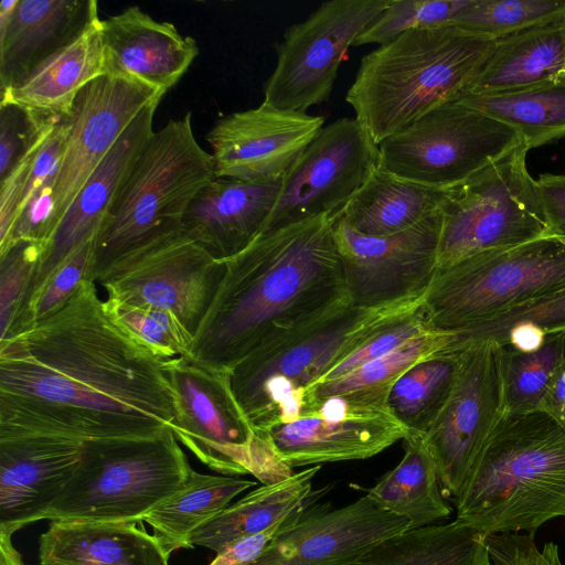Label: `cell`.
Returning <instances> with one entry per match:
<instances>
[{
    "instance_id": "obj_24",
    "label": "cell",
    "mask_w": 565,
    "mask_h": 565,
    "mask_svg": "<svg viewBox=\"0 0 565 565\" xmlns=\"http://www.w3.org/2000/svg\"><path fill=\"white\" fill-rule=\"evenodd\" d=\"M281 181L253 183L215 178L192 200L181 228L213 257L225 262L262 233Z\"/></svg>"
},
{
    "instance_id": "obj_51",
    "label": "cell",
    "mask_w": 565,
    "mask_h": 565,
    "mask_svg": "<svg viewBox=\"0 0 565 565\" xmlns=\"http://www.w3.org/2000/svg\"><path fill=\"white\" fill-rule=\"evenodd\" d=\"M546 337L547 333L537 326L521 323L509 331L504 345L521 352H533L544 344Z\"/></svg>"
},
{
    "instance_id": "obj_39",
    "label": "cell",
    "mask_w": 565,
    "mask_h": 565,
    "mask_svg": "<svg viewBox=\"0 0 565 565\" xmlns=\"http://www.w3.org/2000/svg\"><path fill=\"white\" fill-rule=\"evenodd\" d=\"M470 0H392L355 39L353 45L386 44L417 29L450 25Z\"/></svg>"
},
{
    "instance_id": "obj_46",
    "label": "cell",
    "mask_w": 565,
    "mask_h": 565,
    "mask_svg": "<svg viewBox=\"0 0 565 565\" xmlns=\"http://www.w3.org/2000/svg\"><path fill=\"white\" fill-rule=\"evenodd\" d=\"M535 533H507L486 536L490 559L501 565H563L557 544L540 548Z\"/></svg>"
},
{
    "instance_id": "obj_48",
    "label": "cell",
    "mask_w": 565,
    "mask_h": 565,
    "mask_svg": "<svg viewBox=\"0 0 565 565\" xmlns=\"http://www.w3.org/2000/svg\"><path fill=\"white\" fill-rule=\"evenodd\" d=\"M308 500L267 530L227 544L216 553L209 565H250L269 547L278 534L298 516Z\"/></svg>"
},
{
    "instance_id": "obj_26",
    "label": "cell",
    "mask_w": 565,
    "mask_h": 565,
    "mask_svg": "<svg viewBox=\"0 0 565 565\" xmlns=\"http://www.w3.org/2000/svg\"><path fill=\"white\" fill-rule=\"evenodd\" d=\"M100 21L96 9L73 39L19 82L1 89V103L46 120L67 119L79 92L105 75Z\"/></svg>"
},
{
    "instance_id": "obj_17",
    "label": "cell",
    "mask_w": 565,
    "mask_h": 565,
    "mask_svg": "<svg viewBox=\"0 0 565 565\" xmlns=\"http://www.w3.org/2000/svg\"><path fill=\"white\" fill-rule=\"evenodd\" d=\"M162 97L163 94L143 85L109 75L95 78L79 92L67 118L54 185V231L130 122Z\"/></svg>"
},
{
    "instance_id": "obj_53",
    "label": "cell",
    "mask_w": 565,
    "mask_h": 565,
    "mask_svg": "<svg viewBox=\"0 0 565 565\" xmlns=\"http://www.w3.org/2000/svg\"><path fill=\"white\" fill-rule=\"evenodd\" d=\"M0 565H12L7 550L0 545Z\"/></svg>"
},
{
    "instance_id": "obj_18",
    "label": "cell",
    "mask_w": 565,
    "mask_h": 565,
    "mask_svg": "<svg viewBox=\"0 0 565 565\" xmlns=\"http://www.w3.org/2000/svg\"><path fill=\"white\" fill-rule=\"evenodd\" d=\"M313 491L298 516L250 565H344L395 534L411 529L370 495L333 509Z\"/></svg>"
},
{
    "instance_id": "obj_12",
    "label": "cell",
    "mask_w": 565,
    "mask_h": 565,
    "mask_svg": "<svg viewBox=\"0 0 565 565\" xmlns=\"http://www.w3.org/2000/svg\"><path fill=\"white\" fill-rule=\"evenodd\" d=\"M224 271L225 262L179 228L136 245L96 282L106 290L107 301L169 310L194 335Z\"/></svg>"
},
{
    "instance_id": "obj_36",
    "label": "cell",
    "mask_w": 565,
    "mask_h": 565,
    "mask_svg": "<svg viewBox=\"0 0 565 565\" xmlns=\"http://www.w3.org/2000/svg\"><path fill=\"white\" fill-rule=\"evenodd\" d=\"M460 365V351L447 348L408 369L393 385L387 409L409 433L424 435L446 404Z\"/></svg>"
},
{
    "instance_id": "obj_33",
    "label": "cell",
    "mask_w": 565,
    "mask_h": 565,
    "mask_svg": "<svg viewBox=\"0 0 565 565\" xmlns=\"http://www.w3.org/2000/svg\"><path fill=\"white\" fill-rule=\"evenodd\" d=\"M253 486L256 482L248 479L193 470L185 484L151 510L142 522L152 527V535L170 555L177 550L190 548V536Z\"/></svg>"
},
{
    "instance_id": "obj_2",
    "label": "cell",
    "mask_w": 565,
    "mask_h": 565,
    "mask_svg": "<svg viewBox=\"0 0 565 565\" xmlns=\"http://www.w3.org/2000/svg\"><path fill=\"white\" fill-rule=\"evenodd\" d=\"M349 305L332 214L268 231L225 260L189 355L230 372L263 344Z\"/></svg>"
},
{
    "instance_id": "obj_7",
    "label": "cell",
    "mask_w": 565,
    "mask_h": 565,
    "mask_svg": "<svg viewBox=\"0 0 565 565\" xmlns=\"http://www.w3.org/2000/svg\"><path fill=\"white\" fill-rule=\"evenodd\" d=\"M192 471L169 428L153 437L84 441L81 461L45 519L141 523Z\"/></svg>"
},
{
    "instance_id": "obj_34",
    "label": "cell",
    "mask_w": 565,
    "mask_h": 565,
    "mask_svg": "<svg viewBox=\"0 0 565 565\" xmlns=\"http://www.w3.org/2000/svg\"><path fill=\"white\" fill-rule=\"evenodd\" d=\"M456 102L514 129L530 150L565 137V75L513 92L463 93Z\"/></svg>"
},
{
    "instance_id": "obj_38",
    "label": "cell",
    "mask_w": 565,
    "mask_h": 565,
    "mask_svg": "<svg viewBox=\"0 0 565 565\" xmlns=\"http://www.w3.org/2000/svg\"><path fill=\"white\" fill-rule=\"evenodd\" d=\"M563 15L565 0H470L450 25L497 41Z\"/></svg>"
},
{
    "instance_id": "obj_4",
    "label": "cell",
    "mask_w": 565,
    "mask_h": 565,
    "mask_svg": "<svg viewBox=\"0 0 565 565\" xmlns=\"http://www.w3.org/2000/svg\"><path fill=\"white\" fill-rule=\"evenodd\" d=\"M494 43L455 25L407 31L362 57L345 100L379 145L456 102Z\"/></svg>"
},
{
    "instance_id": "obj_14",
    "label": "cell",
    "mask_w": 565,
    "mask_h": 565,
    "mask_svg": "<svg viewBox=\"0 0 565 565\" xmlns=\"http://www.w3.org/2000/svg\"><path fill=\"white\" fill-rule=\"evenodd\" d=\"M333 215V234L351 303L380 307L423 299L437 271L440 209L385 236L353 231Z\"/></svg>"
},
{
    "instance_id": "obj_27",
    "label": "cell",
    "mask_w": 565,
    "mask_h": 565,
    "mask_svg": "<svg viewBox=\"0 0 565 565\" xmlns=\"http://www.w3.org/2000/svg\"><path fill=\"white\" fill-rule=\"evenodd\" d=\"M169 554L136 523L51 521L40 565H169Z\"/></svg>"
},
{
    "instance_id": "obj_11",
    "label": "cell",
    "mask_w": 565,
    "mask_h": 565,
    "mask_svg": "<svg viewBox=\"0 0 565 565\" xmlns=\"http://www.w3.org/2000/svg\"><path fill=\"white\" fill-rule=\"evenodd\" d=\"M519 134L478 110L452 102L379 143V167L399 179L450 189L498 160Z\"/></svg>"
},
{
    "instance_id": "obj_16",
    "label": "cell",
    "mask_w": 565,
    "mask_h": 565,
    "mask_svg": "<svg viewBox=\"0 0 565 565\" xmlns=\"http://www.w3.org/2000/svg\"><path fill=\"white\" fill-rule=\"evenodd\" d=\"M460 365L439 415L422 435L444 493L456 497L503 415L501 347L491 341L456 347Z\"/></svg>"
},
{
    "instance_id": "obj_47",
    "label": "cell",
    "mask_w": 565,
    "mask_h": 565,
    "mask_svg": "<svg viewBox=\"0 0 565 565\" xmlns=\"http://www.w3.org/2000/svg\"><path fill=\"white\" fill-rule=\"evenodd\" d=\"M50 128L35 140L11 172L4 179L0 180V246L10 237L20 211L22 195L33 158Z\"/></svg>"
},
{
    "instance_id": "obj_31",
    "label": "cell",
    "mask_w": 565,
    "mask_h": 565,
    "mask_svg": "<svg viewBox=\"0 0 565 565\" xmlns=\"http://www.w3.org/2000/svg\"><path fill=\"white\" fill-rule=\"evenodd\" d=\"M454 338V333L431 330L343 376L313 384L306 392L300 417L328 398L352 407L387 409V396L395 382L419 361L449 348Z\"/></svg>"
},
{
    "instance_id": "obj_44",
    "label": "cell",
    "mask_w": 565,
    "mask_h": 565,
    "mask_svg": "<svg viewBox=\"0 0 565 565\" xmlns=\"http://www.w3.org/2000/svg\"><path fill=\"white\" fill-rule=\"evenodd\" d=\"M431 330L435 329L428 324L423 301L419 308L393 319L375 331L315 384L343 376Z\"/></svg>"
},
{
    "instance_id": "obj_37",
    "label": "cell",
    "mask_w": 565,
    "mask_h": 565,
    "mask_svg": "<svg viewBox=\"0 0 565 565\" xmlns=\"http://www.w3.org/2000/svg\"><path fill=\"white\" fill-rule=\"evenodd\" d=\"M564 360L565 331L548 333L544 344L533 352L502 345L500 376L503 415L536 411Z\"/></svg>"
},
{
    "instance_id": "obj_8",
    "label": "cell",
    "mask_w": 565,
    "mask_h": 565,
    "mask_svg": "<svg viewBox=\"0 0 565 565\" xmlns=\"http://www.w3.org/2000/svg\"><path fill=\"white\" fill-rule=\"evenodd\" d=\"M563 289L565 244L543 237L436 271L424 296V311L433 329L456 333Z\"/></svg>"
},
{
    "instance_id": "obj_50",
    "label": "cell",
    "mask_w": 565,
    "mask_h": 565,
    "mask_svg": "<svg viewBox=\"0 0 565 565\" xmlns=\"http://www.w3.org/2000/svg\"><path fill=\"white\" fill-rule=\"evenodd\" d=\"M537 411L548 414L565 428V360L554 374Z\"/></svg>"
},
{
    "instance_id": "obj_5",
    "label": "cell",
    "mask_w": 565,
    "mask_h": 565,
    "mask_svg": "<svg viewBox=\"0 0 565 565\" xmlns=\"http://www.w3.org/2000/svg\"><path fill=\"white\" fill-rule=\"evenodd\" d=\"M424 298L380 307L349 305L257 348L228 372L232 393L255 433L299 418L309 387L393 319Z\"/></svg>"
},
{
    "instance_id": "obj_30",
    "label": "cell",
    "mask_w": 565,
    "mask_h": 565,
    "mask_svg": "<svg viewBox=\"0 0 565 565\" xmlns=\"http://www.w3.org/2000/svg\"><path fill=\"white\" fill-rule=\"evenodd\" d=\"M320 468L311 466L284 480L256 488L196 530L189 539L190 548L203 546L217 553L235 540L273 526L309 499Z\"/></svg>"
},
{
    "instance_id": "obj_35",
    "label": "cell",
    "mask_w": 565,
    "mask_h": 565,
    "mask_svg": "<svg viewBox=\"0 0 565 565\" xmlns=\"http://www.w3.org/2000/svg\"><path fill=\"white\" fill-rule=\"evenodd\" d=\"M486 535L455 520L406 530L344 565H478Z\"/></svg>"
},
{
    "instance_id": "obj_52",
    "label": "cell",
    "mask_w": 565,
    "mask_h": 565,
    "mask_svg": "<svg viewBox=\"0 0 565 565\" xmlns=\"http://www.w3.org/2000/svg\"><path fill=\"white\" fill-rule=\"evenodd\" d=\"M0 545L7 550L12 565H24L21 555L12 545L11 537L0 534Z\"/></svg>"
},
{
    "instance_id": "obj_29",
    "label": "cell",
    "mask_w": 565,
    "mask_h": 565,
    "mask_svg": "<svg viewBox=\"0 0 565 565\" xmlns=\"http://www.w3.org/2000/svg\"><path fill=\"white\" fill-rule=\"evenodd\" d=\"M446 192L399 179L377 166L334 214L362 235L385 236L407 230L439 210Z\"/></svg>"
},
{
    "instance_id": "obj_54",
    "label": "cell",
    "mask_w": 565,
    "mask_h": 565,
    "mask_svg": "<svg viewBox=\"0 0 565 565\" xmlns=\"http://www.w3.org/2000/svg\"><path fill=\"white\" fill-rule=\"evenodd\" d=\"M478 565H493L491 563V559H490V556H489V553H488L487 544H486V547H484V550L482 551V553L480 555Z\"/></svg>"
},
{
    "instance_id": "obj_15",
    "label": "cell",
    "mask_w": 565,
    "mask_h": 565,
    "mask_svg": "<svg viewBox=\"0 0 565 565\" xmlns=\"http://www.w3.org/2000/svg\"><path fill=\"white\" fill-rule=\"evenodd\" d=\"M379 159V145L356 118L323 126L282 177L262 233L335 213L365 183Z\"/></svg>"
},
{
    "instance_id": "obj_32",
    "label": "cell",
    "mask_w": 565,
    "mask_h": 565,
    "mask_svg": "<svg viewBox=\"0 0 565 565\" xmlns=\"http://www.w3.org/2000/svg\"><path fill=\"white\" fill-rule=\"evenodd\" d=\"M403 445L402 460L365 489L366 494L387 512L407 519L409 530L448 518L452 509L443 495L437 467L423 436L409 433Z\"/></svg>"
},
{
    "instance_id": "obj_41",
    "label": "cell",
    "mask_w": 565,
    "mask_h": 565,
    "mask_svg": "<svg viewBox=\"0 0 565 565\" xmlns=\"http://www.w3.org/2000/svg\"><path fill=\"white\" fill-rule=\"evenodd\" d=\"M105 301L110 313L157 356L170 360L190 354L194 335L173 312Z\"/></svg>"
},
{
    "instance_id": "obj_28",
    "label": "cell",
    "mask_w": 565,
    "mask_h": 565,
    "mask_svg": "<svg viewBox=\"0 0 565 565\" xmlns=\"http://www.w3.org/2000/svg\"><path fill=\"white\" fill-rule=\"evenodd\" d=\"M565 75V15L495 41L465 93L497 94Z\"/></svg>"
},
{
    "instance_id": "obj_23",
    "label": "cell",
    "mask_w": 565,
    "mask_h": 565,
    "mask_svg": "<svg viewBox=\"0 0 565 565\" xmlns=\"http://www.w3.org/2000/svg\"><path fill=\"white\" fill-rule=\"evenodd\" d=\"M105 75L166 94L199 54L196 41L170 22H160L139 7L100 21Z\"/></svg>"
},
{
    "instance_id": "obj_22",
    "label": "cell",
    "mask_w": 565,
    "mask_h": 565,
    "mask_svg": "<svg viewBox=\"0 0 565 565\" xmlns=\"http://www.w3.org/2000/svg\"><path fill=\"white\" fill-rule=\"evenodd\" d=\"M159 103L149 104L137 115L73 200L44 247L19 316L54 271L82 244L96 236L154 132L152 122Z\"/></svg>"
},
{
    "instance_id": "obj_21",
    "label": "cell",
    "mask_w": 565,
    "mask_h": 565,
    "mask_svg": "<svg viewBox=\"0 0 565 565\" xmlns=\"http://www.w3.org/2000/svg\"><path fill=\"white\" fill-rule=\"evenodd\" d=\"M83 441L41 435H0V534L11 537L45 519L73 477Z\"/></svg>"
},
{
    "instance_id": "obj_10",
    "label": "cell",
    "mask_w": 565,
    "mask_h": 565,
    "mask_svg": "<svg viewBox=\"0 0 565 565\" xmlns=\"http://www.w3.org/2000/svg\"><path fill=\"white\" fill-rule=\"evenodd\" d=\"M164 370L175 397L173 433L202 463L224 476L252 475L263 484L294 473L253 429L232 393L228 372L189 354L168 360Z\"/></svg>"
},
{
    "instance_id": "obj_43",
    "label": "cell",
    "mask_w": 565,
    "mask_h": 565,
    "mask_svg": "<svg viewBox=\"0 0 565 565\" xmlns=\"http://www.w3.org/2000/svg\"><path fill=\"white\" fill-rule=\"evenodd\" d=\"M44 244L19 239L0 249V339L11 330L21 312Z\"/></svg>"
},
{
    "instance_id": "obj_6",
    "label": "cell",
    "mask_w": 565,
    "mask_h": 565,
    "mask_svg": "<svg viewBox=\"0 0 565 565\" xmlns=\"http://www.w3.org/2000/svg\"><path fill=\"white\" fill-rule=\"evenodd\" d=\"M215 178L191 113L154 131L96 234L93 280L136 245L181 228L192 200Z\"/></svg>"
},
{
    "instance_id": "obj_19",
    "label": "cell",
    "mask_w": 565,
    "mask_h": 565,
    "mask_svg": "<svg viewBox=\"0 0 565 565\" xmlns=\"http://www.w3.org/2000/svg\"><path fill=\"white\" fill-rule=\"evenodd\" d=\"M322 116L258 107L220 118L206 135L216 178L264 183L282 178L323 128Z\"/></svg>"
},
{
    "instance_id": "obj_9",
    "label": "cell",
    "mask_w": 565,
    "mask_h": 565,
    "mask_svg": "<svg viewBox=\"0 0 565 565\" xmlns=\"http://www.w3.org/2000/svg\"><path fill=\"white\" fill-rule=\"evenodd\" d=\"M521 141L467 181L447 189L437 271L475 255L547 237Z\"/></svg>"
},
{
    "instance_id": "obj_49",
    "label": "cell",
    "mask_w": 565,
    "mask_h": 565,
    "mask_svg": "<svg viewBox=\"0 0 565 565\" xmlns=\"http://www.w3.org/2000/svg\"><path fill=\"white\" fill-rule=\"evenodd\" d=\"M535 189L544 216L547 237L565 244V173H543Z\"/></svg>"
},
{
    "instance_id": "obj_1",
    "label": "cell",
    "mask_w": 565,
    "mask_h": 565,
    "mask_svg": "<svg viewBox=\"0 0 565 565\" xmlns=\"http://www.w3.org/2000/svg\"><path fill=\"white\" fill-rule=\"evenodd\" d=\"M167 361L86 279L53 315L0 340V435L84 443L174 431Z\"/></svg>"
},
{
    "instance_id": "obj_3",
    "label": "cell",
    "mask_w": 565,
    "mask_h": 565,
    "mask_svg": "<svg viewBox=\"0 0 565 565\" xmlns=\"http://www.w3.org/2000/svg\"><path fill=\"white\" fill-rule=\"evenodd\" d=\"M455 504L456 520L484 535L535 533L565 518V428L537 409L503 415Z\"/></svg>"
},
{
    "instance_id": "obj_42",
    "label": "cell",
    "mask_w": 565,
    "mask_h": 565,
    "mask_svg": "<svg viewBox=\"0 0 565 565\" xmlns=\"http://www.w3.org/2000/svg\"><path fill=\"white\" fill-rule=\"evenodd\" d=\"M95 237L82 244L54 271L43 288L17 318L4 338L50 317L63 307L84 280L93 279Z\"/></svg>"
},
{
    "instance_id": "obj_45",
    "label": "cell",
    "mask_w": 565,
    "mask_h": 565,
    "mask_svg": "<svg viewBox=\"0 0 565 565\" xmlns=\"http://www.w3.org/2000/svg\"><path fill=\"white\" fill-rule=\"evenodd\" d=\"M57 121L34 117L14 104L0 103V180L11 172L35 140Z\"/></svg>"
},
{
    "instance_id": "obj_20",
    "label": "cell",
    "mask_w": 565,
    "mask_h": 565,
    "mask_svg": "<svg viewBox=\"0 0 565 565\" xmlns=\"http://www.w3.org/2000/svg\"><path fill=\"white\" fill-rule=\"evenodd\" d=\"M408 434L388 409L352 407L328 398L315 404L305 416L271 427L263 439L292 470L367 459Z\"/></svg>"
},
{
    "instance_id": "obj_40",
    "label": "cell",
    "mask_w": 565,
    "mask_h": 565,
    "mask_svg": "<svg viewBox=\"0 0 565 565\" xmlns=\"http://www.w3.org/2000/svg\"><path fill=\"white\" fill-rule=\"evenodd\" d=\"M531 323L543 331H565V289L527 301L455 334L452 347L469 342L491 341L502 347L509 331L516 324Z\"/></svg>"
},
{
    "instance_id": "obj_55",
    "label": "cell",
    "mask_w": 565,
    "mask_h": 565,
    "mask_svg": "<svg viewBox=\"0 0 565 565\" xmlns=\"http://www.w3.org/2000/svg\"><path fill=\"white\" fill-rule=\"evenodd\" d=\"M491 563H492L493 565H501V564L494 563V562H492V561H491Z\"/></svg>"
},
{
    "instance_id": "obj_25",
    "label": "cell",
    "mask_w": 565,
    "mask_h": 565,
    "mask_svg": "<svg viewBox=\"0 0 565 565\" xmlns=\"http://www.w3.org/2000/svg\"><path fill=\"white\" fill-rule=\"evenodd\" d=\"M96 9L95 0H2L1 89L19 82L73 39Z\"/></svg>"
},
{
    "instance_id": "obj_13",
    "label": "cell",
    "mask_w": 565,
    "mask_h": 565,
    "mask_svg": "<svg viewBox=\"0 0 565 565\" xmlns=\"http://www.w3.org/2000/svg\"><path fill=\"white\" fill-rule=\"evenodd\" d=\"M392 0H331L290 25L264 84V104L305 111L328 99L338 68L355 39Z\"/></svg>"
}]
</instances>
